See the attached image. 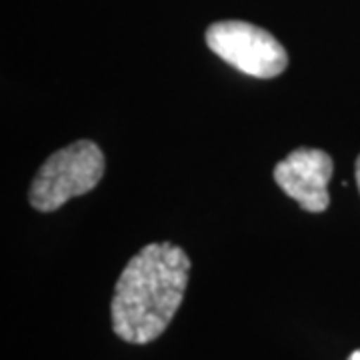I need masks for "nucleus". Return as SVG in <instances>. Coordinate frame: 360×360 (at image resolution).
<instances>
[{
    "instance_id": "nucleus-1",
    "label": "nucleus",
    "mask_w": 360,
    "mask_h": 360,
    "mask_svg": "<svg viewBox=\"0 0 360 360\" xmlns=\"http://www.w3.org/2000/svg\"><path fill=\"white\" fill-rule=\"evenodd\" d=\"M191 258L170 243H153L130 258L110 302L112 330L130 345H148L168 328L182 304Z\"/></svg>"
},
{
    "instance_id": "nucleus-2",
    "label": "nucleus",
    "mask_w": 360,
    "mask_h": 360,
    "mask_svg": "<svg viewBox=\"0 0 360 360\" xmlns=\"http://www.w3.org/2000/svg\"><path fill=\"white\" fill-rule=\"evenodd\" d=\"M104 174V155L92 141H78L46 158L30 184L28 200L40 212H52L70 198L92 191Z\"/></svg>"
},
{
    "instance_id": "nucleus-3",
    "label": "nucleus",
    "mask_w": 360,
    "mask_h": 360,
    "mask_svg": "<svg viewBox=\"0 0 360 360\" xmlns=\"http://www.w3.org/2000/svg\"><path fill=\"white\" fill-rule=\"evenodd\" d=\"M208 49L240 72L255 78H274L288 65L284 46L260 26L243 20H222L206 30Z\"/></svg>"
},
{
    "instance_id": "nucleus-4",
    "label": "nucleus",
    "mask_w": 360,
    "mask_h": 360,
    "mask_svg": "<svg viewBox=\"0 0 360 360\" xmlns=\"http://www.w3.org/2000/svg\"><path fill=\"white\" fill-rule=\"evenodd\" d=\"M330 179L333 158L319 148H296L274 168L276 184L307 212H324L328 208Z\"/></svg>"
},
{
    "instance_id": "nucleus-5",
    "label": "nucleus",
    "mask_w": 360,
    "mask_h": 360,
    "mask_svg": "<svg viewBox=\"0 0 360 360\" xmlns=\"http://www.w3.org/2000/svg\"><path fill=\"white\" fill-rule=\"evenodd\" d=\"M354 176H356V184H359V191H360V156L356 158V167H354Z\"/></svg>"
},
{
    "instance_id": "nucleus-6",
    "label": "nucleus",
    "mask_w": 360,
    "mask_h": 360,
    "mask_svg": "<svg viewBox=\"0 0 360 360\" xmlns=\"http://www.w3.org/2000/svg\"><path fill=\"white\" fill-rule=\"evenodd\" d=\"M348 360H360V350H354V352L348 356Z\"/></svg>"
}]
</instances>
